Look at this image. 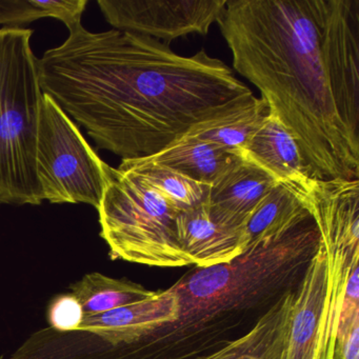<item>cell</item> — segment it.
I'll list each match as a JSON object with an SVG mask.
<instances>
[{
    "label": "cell",
    "mask_w": 359,
    "mask_h": 359,
    "mask_svg": "<svg viewBox=\"0 0 359 359\" xmlns=\"http://www.w3.org/2000/svg\"><path fill=\"white\" fill-rule=\"evenodd\" d=\"M217 25L310 178L359 180V0H228Z\"/></svg>",
    "instance_id": "cell-1"
},
{
    "label": "cell",
    "mask_w": 359,
    "mask_h": 359,
    "mask_svg": "<svg viewBox=\"0 0 359 359\" xmlns=\"http://www.w3.org/2000/svg\"><path fill=\"white\" fill-rule=\"evenodd\" d=\"M39 60L43 93L87 130L98 149L123 159L152 156L253 97L222 60L180 56L125 31L90 32L81 22Z\"/></svg>",
    "instance_id": "cell-2"
},
{
    "label": "cell",
    "mask_w": 359,
    "mask_h": 359,
    "mask_svg": "<svg viewBox=\"0 0 359 359\" xmlns=\"http://www.w3.org/2000/svg\"><path fill=\"white\" fill-rule=\"evenodd\" d=\"M320 243L306 205L231 262L193 266L171 287L180 302L177 320L126 346L127 359H201L245 335L297 290Z\"/></svg>",
    "instance_id": "cell-3"
},
{
    "label": "cell",
    "mask_w": 359,
    "mask_h": 359,
    "mask_svg": "<svg viewBox=\"0 0 359 359\" xmlns=\"http://www.w3.org/2000/svg\"><path fill=\"white\" fill-rule=\"evenodd\" d=\"M33 31L0 28V205H39L37 142L43 93Z\"/></svg>",
    "instance_id": "cell-4"
},
{
    "label": "cell",
    "mask_w": 359,
    "mask_h": 359,
    "mask_svg": "<svg viewBox=\"0 0 359 359\" xmlns=\"http://www.w3.org/2000/svg\"><path fill=\"white\" fill-rule=\"evenodd\" d=\"M97 211L100 236L113 260L157 268L193 266L178 230L184 210L123 163L110 167Z\"/></svg>",
    "instance_id": "cell-5"
},
{
    "label": "cell",
    "mask_w": 359,
    "mask_h": 359,
    "mask_svg": "<svg viewBox=\"0 0 359 359\" xmlns=\"http://www.w3.org/2000/svg\"><path fill=\"white\" fill-rule=\"evenodd\" d=\"M109 170L110 165L92 149L75 121L45 94L37 142L43 201L85 203L97 210Z\"/></svg>",
    "instance_id": "cell-6"
},
{
    "label": "cell",
    "mask_w": 359,
    "mask_h": 359,
    "mask_svg": "<svg viewBox=\"0 0 359 359\" xmlns=\"http://www.w3.org/2000/svg\"><path fill=\"white\" fill-rule=\"evenodd\" d=\"M306 203L329 258L332 300L341 304L348 273L359 260V180L310 178Z\"/></svg>",
    "instance_id": "cell-7"
},
{
    "label": "cell",
    "mask_w": 359,
    "mask_h": 359,
    "mask_svg": "<svg viewBox=\"0 0 359 359\" xmlns=\"http://www.w3.org/2000/svg\"><path fill=\"white\" fill-rule=\"evenodd\" d=\"M339 312L320 243L294 296L285 359H333Z\"/></svg>",
    "instance_id": "cell-8"
},
{
    "label": "cell",
    "mask_w": 359,
    "mask_h": 359,
    "mask_svg": "<svg viewBox=\"0 0 359 359\" xmlns=\"http://www.w3.org/2000/svg\"><path fill=\"white\" fill-rule=\"evenodd\" d=\"M228 0H98L115 30L170 41L188 35H207Z\"/></svg>",
    "instance_id": "cell-9"
},
{
    "label": "cell",
    "mask_w": 359,
    "mask_h": 359,
    "mask_svg": "<svg viewBox=\"0 0 359 359\" xmlns=\"http://www.w3.org/2000/svg\"><path fill=\"white\" fill-rule=\"evenodd\" d=\"M178 313L180 302L170 287L142 302L86 317L76 331L95 334L114 346H130L175 323Z\"/></svg>",
    "instance_id": "cell-10"
},
{
    "label": "cell",
    "mask_w": 359,
    "mask_h": 359,
    "mask_svg": "<svg viewBox=\"0 0 359 359\" xmlns=\"http://www.w3.org/2000/svg\"><path fill=\"white\" fill-rule=\"evenodd\" d=\"M178 230L187 256L199 268L231 262L247 249L245 228L224 224L212 211L209 201L182 211Z\"/></svg>",
    "instance_id": "cell-11"
},
{
    "label": "cell",
    "mask_w": 359,
    "mask_h": 359,
    "mask_svg": "<svg viewBox=\"0 0 359 359\" xmlns=\"http://www.w3.org/2000/svg\"><path fill=\"white\" fill-rule=\"evenodd\" d=\"M276 180L262 168L243 158L210 188L209 205L224 224L245 228Z\"/></svg>",
    "instance_id": "cell-12"
},
{
    "label": "cell",
    "mask_w": 359,
    "mask_h": 359,
    "mask_svg": "<svg viewBox=\"0 0 359 359\" xmlns=\"http://www.w3.org/2000/svg\"><path fill=\"white\" fill-rule=\"evenodd\" d=\"M241 157L268 172L277 182H306L310 178L293 136L271 113L250 138Z\"/></svg>",
    "instance_id": "cell-13"
},
{
    "label": "cell",
    "mask_w": 359,
    "mask_h": 359,
    "mask_svg": "<svg viewBox=\"0 0 359 359\" xmlns=\"http://www.w3.org/2000/svg\"><path fill=\"white\" fill-rule=\"evenodd\" d=\"M295 292L281 297L245 335L201 359H285Z\"/></svg>",
    "instance_id": "cell-14"
},
{
    "label": "cell",
    "mask_w": 359,
    "mask_h": 359,
    "mask_svg": "<svg viewBox=\"0 0 359 359\" xmlns=\"http://www.w3.org/2000/svg\"><path fill=\"white\" fill-rule=\"evenodd\" d=\"M150 157L156 163L210 188L243 161L239 155L190 134L178 138Z\"/></svg>",
    "instance_id": "cell-15"
},
{
    "label": "cell",
    "mask_w": 359,
    "mask_h": 359,
    "mask_svg": "<svg viewBox=\"0 0 359 359\" xmlns=\"http://www.w3.org/2000/svg\"><path fill=\"white\" fill-rule=\"evenodd\" d=\"M269 114L266 100L253 96L237 108L194 126L187 134L241 156L245 144Z\"/></svg>",
    "instance_id": "cell-16"
},
{
    "label": "cell",
    "mask_w": 359,
    "mask_h": 359,
    "mask_svg": "<svg viewBox=\"0 0 359 359\" xmlns=\"http://www.w3.org/2000/svg\"><path fill=\"white\" fill-rule=\"evenodd\" d=\"M309 180L277 182L271 189L245 224L248 245L274 234L306 208Z\"/></svg>",
    "instance_id": "cell-17"
},
{
    "label": "cell",
    "mask_w": 359,
    "mask_h": 359,
    "mask_svg": "<svg viewBox=\"0 0 359 359\" xmlns=\"http://www.w3.org/2000/svg\"><path fill=\"white\" fill-rule=\"evenodd\" d=\"M86 317L102 314L150 298L156 292L128 279H117L100 273H90L70 285Z\"/></svg>",
    "instance_id": "cell-18"
},
{
    "label": "cell",
    "mask_w": 359,
    "mask_h": 359,
    "mask_svg": "<svg viewBox=\"0 0 359 359\" xmlns=\"http://www.w3.org/2000/svg\"><path fill=\"white\" fill-rule=\"evenodd\" d=\"M121 163L144 177L184 211L194 209L209 199L210 187L156 163L150 156L123 159Z\"/></svg>",
    "instance_id": "cell-19"
},
{
    "label": "cell",
    "mask_w": 359,
    "mask_h": 359,
    "mask_svg": "<svg viewBox=\"0 0 359 359\" xmlns=\"http://www.w3.org/2000/svg\"><path fill=\"white\" fill-rule=\"evenodd\" d=\"M333 359H359V306L340 308Z\"/></svg>",
    "instance_id": "cell-20"
},
{
    "label": "cell",
    "mask_w": 359,
    "mask_h": 359,
    "mask_svg": "<svg viewBox=\"0 0 359 359\" xmlns=\"http://www.w3.org/2000/svg\"><path fill=\"white\" fill-rule=\"evenodd\" d=\"M85 318L83 308L73 294L56 296L49 306L50 327L60 332L76 331Z\"/></svg>",
    "instance_id": "cell-21"
},
{
    "label": "cell",
    "mask_w": 359,
    "mask_h": 359,
    "mask_svg": "<svg viewBox=\"0 0 359 359\" xmlns=\"http://www.w3.org/2000/svg\"><path fill=\"white\" fill-rule=\"evenodd\" d=\"M33 0H0V26L20 27L47 18Z\"/></svg>",
    "instance_id": "cell-22"
},
{
    "label": "cell",
    "mask_w": 359,
    "mask_h": 359,
    "mask_svg": "<svg viewBox=\"0 0 359 359\" xmlns=\"http://www.w3.org/2000/svg\"><path fill=\"white\" fill-rule=\"evenodd\" d=\"M35 5L46 12L48 18L62 20L67 28L81 22L88 0H33Z\"/></svg>",
    "instance_id": "cell-23"
},
{
    "label": "cell",
    "mask_w": 359,
    "mask_h": 359,
    "mask_svg": "<svg viewBox=\"0 0 359 359\" xmlns=\"http://www.w3.org/2000/svg\"><path fill=\"white\" fill-rule=\"evenodd\" d=\"M36 359H106L97 354L88 355L86 353H58L48 357H41Z\"/></svg>",
    "instance_id": "cell-24"
}]
</instances>
